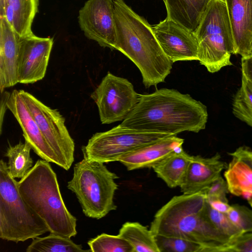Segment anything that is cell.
<instances>
[{"label": "cell", "instance_id": "e575fe53", "mask_svg": "<svg viewBox=\"0 0 252 252\" xmlns=\"http://www.w3.org/2000/svg\"><path fill=\"white\" fill-rule=\"evenodd\" d=\"M241 71L242 74L252 82V55L242 57Z\"/></svg>", "mask_w": 252, "mask_h": 252}, {"label": "cell", "instance_id": "4316f807", "mask_svg": "<svg viewBox=\"0 0 252 252\" xmlns=\"http://www.w3.org/2000/svg\"><path fill=\"white\" fill-rule=\"evenodd\" d=\"M88 244L92 252H134L131 245L119 235L102 233L90 240Z\"/></svg>", "mask_w": 252, "mask_h": 252}, {"label": "cell", "instance_id": "1f68e13d", "mask_svg": "<svg viewBox=\"0 0 252 252\" xmlns=\"http://www.w3.org/2000/svg\"><path fill=\"white\" fill-rule=\"evenodd\" d=\"M207 199H220L228 201L226 194L229 192L226 181L220 176L204 190Z\"/></svg>", "mask_w": 252, "mask_h": 252}, {"label": "cell", "instance_id": "603a6c76", "mask_svg": "<svg viewBox=\"0 0 252 252\" xmlns=\"http://www.w3.org/2000/svg\"><path fill=\"white\" fill-rule=\"evenodd\" d=\"M118 235L131 245L134 252H159L152 231L138 222H126Z\"/></svg>", "mask_w": 252, "mask_h": 252}, {"label": "cell", "instance_id": "8fae6325", "mask_svg": "<svg viewBox=\"0 0 252 252\" xmlns=\"http://www.w3.org/2000/svg\"><path fill=\"white\" fill-rule=\"evenodd\" d=\"M113 0H88L79 11L78 22L85 35L100 46L115 49Z\"/></svg>", "mask_w": 252, "mask_h": 252}, {"label": "cell", "instance_id": "7402d4cb", "mask_svg": "<svg viewBox=\"0 0 252 252\" xmlns=\"http://www.w3.org/2000/svg\"><path fill=\"white\" fill-rule=\"evenodd\" d=\"M192 156L183 149L170 155L155 165L153 170L170 188L180 187L186 175Z\"/></svg>", "mask_w": 252, "mask_h": 252}, {"label": "cell", "instance_id": "f546056e", "mask_svg": "<svg viewBox=\"0 0 252 252\" xmlns=\"http://www.w3.org/2000/svg\"><path fill=\"white\" fill-rule=\"evenodd\" d=\"M226 214L243 233L252 232V210L243 205H231Z\"/></svg>", "mask_w": 252, "mask_h": 252}, {"label": "cell", "instance_id": "44dd1931", "mask_svg": "<svg viewBox=\"0 0 252 252\" xmlns=\"http://www.w3.org/2000/svg\"><path fill=\"white\" fill-rule=\"evenodd\" d=\"M231 157L224 173L229 192L249 200L252 198V168L241 159Z\"/></svg>", "mask_w": 252, "mask_h": 252}, {"label": "cell", "instance_id": "d590c367", "mask_svg": "<svg viewBox=\"0 0 252 252\" xmlns=\"http://www.w3.org/2000/svg\"><path fill=\"white\" fill-rule=\"evenodd\" d=\"M248 201L249 204H250V206L252 208V198H251V199H250Z\"/></svg>", "mask_w": 252, "mask_h": 252}, {"label": "cell", "instance_id": "7c38bea8", "mask_svg": "<svg viewBox=\"0 0 252 252\" xmlns=\"http://www.w3.org/2000/svg\"><path fill=\"white\" fill-rule=\"evenodd\" d=\"M53 43V38L40 37L33 33L20 37L18 83L32 84L44 77Z\"/></svg>", "mask_w": 252, "mask_h": 252}, {"label": "cell", "instance_id": "5bb4252c", "mask_svg": "<svg viewBox=\"0 0 252 252\" xmlns=\"http://www.w3.org/2000/svg\"><path fill=\"white\" fill-rule=\"evenodd\" d=\"M7 109L13 114L23 131L25 140L42 159L60 166V162L42 135L29 111L20 90L9 93L6 101Z\"/></svg>", "mask_w": 252, "mask_h": 252}, {"label": "cell", "instance_id": "ac0fdd59", "mask_svg": "<svg viewBox=\"0 0 252 252\" xmlns=\"http://www.w3.org/2000/svg\"><path fill=\"white\" fill-rule=\"evenodd\" d=\"M20 36L4 17H0V90L18 83Z\"/></svg>", "mask_w": 252, "mask_h": 252}, {"label": "cell", "instance_id": "4fadbf2b", "mask_svg": "<svg viewBox=\"0 0 252 252\" xmlns=\"http://www.w3.org/2000/svg\"><path fill=\"white\" fill-rule=\"evenodd\" d=\"M152 28L160 47L173 63L198 61V42L194 32L167 18Z\"/></svg>", "mask_w": 252, "mask_h": 252}, {"label": "cell", "instance_id": "2e32d148", "mask_svg": "<svg viewBox=\"0 0 252 252\" xmlns=\"http://www.w3.org/2000/svg\"><path fill=\"white\" fill-rule=\"evenodd\" d=\"M231 26L233 54L252 55V0H224Z\"/></svg>", "mask_w": 252, "mask_h": 252}, {"label": "cell", "instance_id": "5b68a950", "mask_svg": "<svg viewBox=\"0 0 252 252\" xmlns=\"http://www.w3.org/2000/svg\"><path fill=\"white\" fill-rule=\"evenodd\" d=\"M117 178L104 163L83 158L74 165L67 188L75 193L84 215L98 220L117 209L114 197Z\"/></svg>", "mask_w": 252, "mask_h": 252}, {"label": "cell", "instance_id": "ba28073f", "mask_svg": "<svg viewBox=\"0 0 252 252\" xmlns=\"http://www.w3.org/2000/svg\"><path fill=\"white\" fill-rule=\"evenodd\" d=\"M167 133L142 131L121 126L96 132L82 148L83 158L102 163L119 161L126 155L137 149L164 139Z\"/></svg>", "mask_w": 252, "mask_h": 252}, {"label": "cell", "instance_id": "ffe728a7", "mask_svg": "<svg viewBox=\"0 0 252 252\" xmlns=\"http://www.w3.org/2000/svg\"><path fill=\"white\" fill-rule=\"evenodd\" d=\"M210 0H165L167 18L194 32Z\"/></svg>", "mask_w": 252, "mask_h": 252}, {"label": "cell", "instance_id": "7a4b0ae2", "mask_svg": "<svg viewBox=\"0 0 252 252\" xmlns=\"http://www.w3.org/2000/svg\"><path fill=\"white\" fill-rule=\"evenodd\" d=\"M115 50L138 67L146 88L164 81L173 63L160 47L152 26L123 0H114Z\"/></svg>", "mask_w": 252, "mask_h": 252}, {"label": "cell", "instance_id": "cb8c5ba5", "mask_svg": "<svg viewBox=\"0 0 252 252\" xmlns=\"http://www.w3.org/2000/svg\"><path fill=\"white\" fill-rule=\"evenodd\" d=\"M31 145L26 141H20L14 146L7 147L4 156L8 158L7 169L9 175L14 179H21L33 167V160L30 152Z\"/></svg>", "mask_w": 252, "mask_h": 252}, {"label": "cell", "instance_id": "30bf717a", "mask_svg": "<svg viewBox=\"0 0 252 252\" xmlns=\"http://www.w3.org/2000/svg\"><path fill=\"white\" fill-rule=\"evenodd\" d=\"M102 124L123 121L138 102L140 94L127 79L110 72L91 94Z\"/></svg>", "mask_w": 252, "mask_h": 252}, {"label": "cell", "instance_id": "484cf974", "mask_svg": "<svg viewBox=\"0 0 252 252\" xmlns=\"http://www.w3.org/2000/svg\"><path fill=\"white\" fill-rule=\"evenodd\" d=\"M232 113L252 127V82L242 74L241 86L233 97Z\"/></svg>", "mask_w": 252, "mask_h": 252}, {"label": "cell", "instance_id": "8d00e7d4", "mask_svg": "<svg viewBox=\"0 0 252 252\" xmlns=\"http://www.w3.org/2000/svg\"><path fill=\"white\" fill-rule=\"evenodd\" d=\"M163 0V1H164V2H165V0Z\"/></svg>", "mask_w": 252, "mask_h": 252}, {"label": "cell", "instance_id": "83f0119b", "mask_svg": "<svg viewBox=\"0 0 252 252\" xmlns=\"http://www.w3.org/2000/svg\"><path fill=\"white\" fill-rule=\"evenodd\" d=\"M203 212L205 216L213 226L230 240L243 233L232 222L226 214L213 209L207 201Z\"/></svg>", "mask_w": 252, "mask_h": 252}, {"label": "cell", "instance_id": "e0dca14e", "mask_svg": "<svg viewBox=\"0 0 252 252\" xmlns=\"http://www.w3.org/2000/svg\"><path fill=\"white\" fill-rule=\"evenodd\" d=\"M184 140L171 135L142 147L119 160L128 170L153 168L173 153L183 149Z\"/></svg>", "mask_w": 252, "mask_h": 252}, {"label": "cell", "instance_id": "d6986e66", "mask_svg": "<svg viewBox=\"0 0 252 252\" xmlns=\"http://www.w3.org/2000/svg\"><path fill=\"white\" fill-rule=\"evenodd\" d=\"M38 4V0H0V17H4L20 37L31 34Z\"/></svg>", "mask_w": 252, "mask_h": 252}, {"label": "cell", "instance_id": "9c48e42d", "mask_svg": "<svg viewBox=\"0 0 252 252\" xmlns=\"http://www.w3.org/2000/svg\"><path fill=\"white\" fill-rule=\"evenodd\" d=\"M29 111L46 142L60 162V166L69 169L74 160L75 143L65 125V119L57 109L41 102L30 93L20 90Z\"/></svg>", "mask_w": 252, "mask_h": 252}, {"label": "cell", "instance_id": "3957f363", "mask_svg": "<svg viewBox=\"0 0 252 252\" xmlns=\"http://www.w3.org/2000/svg\"><path fill=\"white\" fill-rule=\"evenodd\" d=\"M204 191L173 197L156 213L150 230L154 235L177 237L200 244L205 252H218L230 240L220 232L204 214Z\"/></svg>", "mask_w": 252, "mask_h": 252}, {"label": "cell", "instance_id": "f1b7e54d", "mask_svg": "<svg viewBox=\"0 0 252 252\" xmlns=\"http://www.w3.org/2000/svg\"><path fill=\"white\" fill-rule=\"evenodd\" d=\"M159 252H205L204 247L186 239L155 235Z\"/></svg>", "mask_w": 252, "mask_h": 252}, {"label": "cell", "instance_id": "d6a6232c", "mask_svg": "<svg viewBox=\"0 0 252 252\" xmlns=\"http://www.w3.org/2000/svg\"><path fill=\"white\" fill-rule=\"evenodd\" d=\"M229 155L241 159L252 168V150L250 148L245 146H240Z\"/></svg>", "mask_w": 252, "mask_h": 252}, {"label": "cell", "instance_id": "d4e9b609", "mask_svg": "<svg viewBox=\"0 0 252 252\" xmlns=\"http://www.w3.org/2000/svg\"><path fill=\"white\" fill-rule=\"evenodd\" d=\"M27 248V252H86L90 249H83L80 244H76L71 238L50 233L47 236H39L32 239Z\"/></svg>", "mask_w": 252, "mask_h": 252}, {"label": "cell", "instance_id": "8992f818", "mask_svg": "<svg viewBox=\"0 0 252 252\" xmlns=\"http://www.w3.org/2000/svg\"><path fill=\"white\" fill-rule=\"evenodd\" d=\"M50 232L44 222L21 195L18 181L9 174L7 163L0 161V238L15 243Z\"/></svg>", "mask_w": 252, "mask_h": 252}, {"label": "cell", "instance_id": "4dcf8cb0", "mask_svg": "<svg viewBox=\"0 0 252 252\" xmlns=\"http://www.w3.org/2000/svg\"><path fill=\"white\" fill-rule=\"evenodd\" d=\"M218 252H252V232L244 233L230 240Z\"/></svg>", "mask_w": 252, "mask_h": 252}, {"label": "cell", "instance_id": "836d02e7", "mask_svg": "<svg viewBox=\"0 0 252 252\" xmlns=\"http://www.w3.org/2000/svg\"><path fill=\"white\" fill-rule=\"evenodd\" d=\"M206 201L209 205L214 209L226 214L231 207L228 201L220 199H207Z\"/></svg>", "mask_w": 252, "mask_h": 252}, {"label": "cell", "instance_id": "9a60e30c", "mask_svg": "<svg viewBox=\"0 0 252 252\" xmlns=\"http://www.w3.org/2000/svg\"><path fill=\"white\" fill-rule=\"evenodd\" d=\"M227 165L219 153L210 158L192 156L184 180L180 186L183 194H192L205 190L220 175Z\"/></svg>", "mask_w": 252, "mask_h": 252}, {"label": "cell", "instance_id": "52a82bcc", "mask_svg": "<svg viewBox=\"0 0 252 252\" xmlns=\"http://www.w3.org/2000/svg\"><path fill=\"white\" fill-rule=\"evenodd\" d=\"M198 42V61L210 73L232 64L234 42L224 0H210L194 32Z\"/></svg>", "mask_w": 252, "mask_h": 252}, {"label": "cell", "instance_id": "6da1fadb", "mask_svg": "<svg viewBox=\"0 0 252 252\" xmlns=\"http://www.w3.org/2000/svg\"><path fill=\"white\" fill-rule=\"evenodd\" d=\"M206 106L188 94L162 88L140 94L138 102L120 125L130 129L177 135L205 128Z\"/></svg>", "mask_w": 252, "mask_h": 252}, {"label": "cell", "instance_id": "277c9868", "mask_svg": "<svg viewBox=\"0 0 252 252\" xmlns=\"http://www.w3.org/2000/svg\"><path fill=\"white\" fill-rule=\"evenodd\" d=\"M18 187L24 200L44 221L50 233L69 238L76 236L77 219L65 206L56 174L49 162L37 160L18 181Z\"/></svg>", "mask_w": 252, "mask_h": 252}]
</instances>
